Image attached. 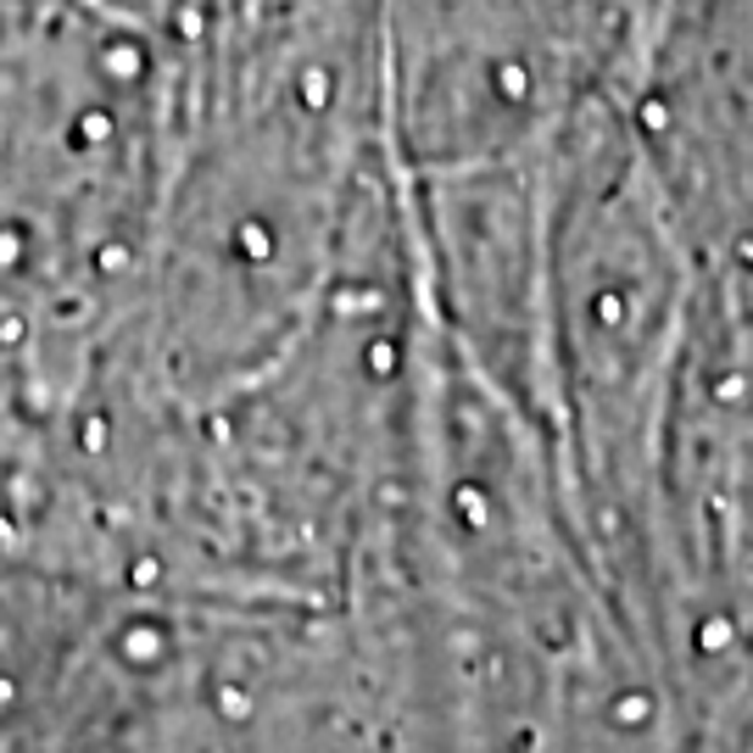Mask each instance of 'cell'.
<instances>
[{"label":"cell","instance_id":"1","mask_svg":"<svg viewBox=\"0 0 753 753\" xmlns=\"http://www.w3.org/2000/svg\"><path fill=\"white\" fill-rule=\"evenodd\" d=\"M698 263L669 223L620 101H586L547 145L553 436L598 575L664 586L658 463Z\"/></svg>","mask_w":753,"mask_h":753},{"label":"cell","instance_id":"2","mask_svg":"<svg viewBox=\"0 0 753 753\" xmlns=\"http://www.w3.org/2000/svg\"><path fill=\"white\" fill-rule=\"evenodd\" d=\"M380 112L396 174L536 156L603 101L547 12V0H374Z\"/></svg>","mask_w":753,"mask_h":753},{"label":"cell","instance_id":"3","mask_svg":"<svg viewBox=\"0 0 753 753\" xmlns=\"http://www.w3.org/2000/svg\"><path fill=\"white\" fill-rule=\"evenodd\" d=\"M396 179L430 335L553 436L547 151Z\"/></svg>","mask_w":753,"mask_h":753},{"label":"cell","instance_id":"4","mask_svg":"<svg viewBox=\"0 0 753 753\" xmlns=\"http://www.w3.org/2000/svg\"><path fill=\"white\" fill-rule=\"evenodd\" d=\"M620 112L698 280L753 302V0H669Z\"/></svg>","mask_w":753,"mask_h":753},{"label":"cell","instance_id":"5","mask_svg":"<svg viewBox=\"0 0 753 753\" xmlns=\"http://www.w3.org/2000/svg\"><path fill=\"white\" fill-rule=\"evenodd\" d=\"M547 12L586 78V90L620 101L669 12V0H547Z\"/></svg>","mask_w":753,"mask_h":753}]
</instances>
